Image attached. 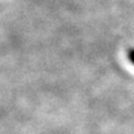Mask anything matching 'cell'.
<instances>
[{
    "instance_id": "cell-1",
    "label": "cell",
    "mask_w": 134,
    "mask_h": 134,
    "mask_svg": "<svg viewBox=\"0 0 134 134\" xmlns=\"http://www.w3.org/2000/svg\"><path fill=\"white\" fill-rule=\"evenodd\" d=\"M127 57L129 60V62L132 63V65H134V47L129 48V50L127 51Z\"/></svg>"
}]
</instances>
